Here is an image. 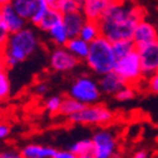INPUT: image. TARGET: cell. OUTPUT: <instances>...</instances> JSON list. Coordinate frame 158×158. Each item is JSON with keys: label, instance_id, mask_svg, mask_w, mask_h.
Returning a JSON list of instances; mask_svg holds the SVG:
<instances>
[{"label": "cell", "instance_id": "e0dca14e", "mask_svg": "<svg viewBox=\"0 0 158 158\" xmlns=\"http://www.w3.org/2000/svg\"><path fill=\"white\" fill-rule=\"evenodd\" d=\"M63 20V15L60 11L54 10V9H48L47 13L43 15V18L40 19V22L36 25V28L42 31L48 33L54 25H56L58 23H60Z\"/></svg>", "mask_w": 158, "mask_h": 158}, {"label": "cell", "instance_id": "5bb4252c", "mask_svg": "<svg viewBox=\"0 0 158 158\" xmlns=\"http://www.w3.org/2000/svg\"><path fill=\"white\" fill-rule=\"evenodd\" d=\"M85 22H87V19L82 11H75V13L63 15V25L68 33L69 39L79 36L81 29L83 28Z\"/></svg>", "mask_w": 158, "mask_h": 158}, {"label": "cell", "instance_id": "1f68e13d", "mask_svg": "<svg viewBox=\"0 0 158 158\" xmlns=\"http://www.w3.org/2000/svg\"><path fill=\"white\" fill-rule=\"evenodd\" d=\"M132 158H151L149 156V152L146 151V149H141V151H137L133 153Z\"/></svg>", "mask_w": 158, "mask_h": 158}, {"label": "cell", "instance_id": "4316f807", "mask_svg": "<svg viewBox=\"0 0 158 158\" xmlns=\"http://www.w3.org/2000/svg\"><path fill=\"white\" fill-rule=\"evenodd\" d=\"M63 102V97H59V95H53L50 98L45 101V108L49 113L54 114V113H59L60 110V106Z\"/></svg>", "mask_w": 158, "mask_h": 158}, {"label": "cell", "instance_id": "836d02e7", "mask_svg": "<svg viewBox=\"0 0 158 158\" xmlns=\"http://www.w3.org/2000/svg\"><path fill=\"white\" fill-rule=\"evenodd\" d=\"M9 133H10V128L4 123H0V139L5 138Z\"/></svg>", "mask_w": 158, "mask_h": 158}, {"label": "cell", "instance_id": "9a60e30c", "mask_svg": "<svg viewBox=\"0 0 158 158\" xmlns=\"http://www.w3.org/2000/svg\"><path fill=\"white\" fill-rule=\"evenodd\" d=\"M98 85H99V89L103 93L108 95H115L124 85H127V83L117 73L110 72L101 77V81Z\"/></svg>", "mask_w": 158, "mask_h": 158}, {"label": "cell", "instance_id": "83f0119b", "mask_svg": "<svg viewBox=\"0 0 158 158\" xmlns=\"http://www.w3.org/2000/svg\"><path fill=\"white\" fill-rule=\"evenodd\" d=\"M147 89L153 94H158V72L147 78Z\"/></svg>", "mask_w": 158, "mask_h": 158}, {"label": "cell", "instance_id": "2e32d148", "mask_svg": "<svg viewBox=\"0 0 158 158\" xmlns=\"http://www.w3.org/2000/svg\"><path fill=\"white\" fill-rule=\"evenodd\" d=\"M65 48L68 49V52L74 55L78 60H81V59H84L88 55V52H89V43L82 40L79 36L77 38H72L68 40V43L65 44Z\"/></svg>", "mask_w": 158, "mask_h": 158}, {"label": "cell", "instance_id": "4dcf8cb0", "mask_svg": "<svg viewBox=\"0 0 158 158\" xmlns=\"http://www.w3.org/2000/svg\"><path fill=\"white\" fill-rule=\"evenodd\" d=\"M48 84L47 83H44V82H40V83H38L36 84V87H35V92L38 93V94H44V93H47L48 92Z\"/></svg>", "mask_w": 158, "mask_h": 158}, {"label": "cell", "instance_id": "603a6c76", "mask_svg": "<svg viewBox=\"0 0 158 158\" xmlns=\"http://www.w3.org/2000/svg\"><path fill=\"white\" fill-rule=\"evenodd\" d=\"M112 47H113V54L115 56V60L117 59L123 58V56H127L131 53L137 50V48H135V45H134V43L132 40L117 42V43H113Z\"/></svg>", "mask_w": 158, "mask_h": 158}, {"label": "cell", "instance_id": "484cf974", "mask_svg": "<svg viewBox=\"0 0 158 158\" xmlns=\"http://www.w3.org/2000/svg\"><path fill=\"white\" fill-rule=\"evenodd\" d=\"M59 11L62 13V15L82 11V2H79V0H65Z\"/></svg>", "mask_w": 158, "mask_h": 158}, {"label": "cell", "instance_id": "3957f363", "mask_svg": "<svg viewBox=\"0 0 158 158\" xmlns=\"http://www.w3.org/2000/svg\"><path fill=\"white\" fill-rule=\"evenodd\" d=\"M87 65L98 75H104L114 69L115 56L112 43L102 35L89 44V52L85 58Z\"/></svg>", "mask_w": 158, "mask_h": 158}, {"label": "cell", "instance_id": "d6986e66", "mask_svg": "<svg viewBox=\"0 0 158 158\" xmlns=\"http://www.w3.org/2000/svg\"><path fill=\"white\" fill-rule=\"evenodd\" d=\"M101 36V30H99V25L95 22H85L83 28L81 29V33H79V38L82 40L87 42V43H93L95 39H98Z\"/></svg>", "mask_w": 158, "mask_h": 158}, {"label": "cell", "instance_id": "277c9868", "mask_svg": "<svg viewBox=\"0 0 158 158\" xmlns=\"http://www.w3.org/2000/svg\"><path fill=\"white\" fill-rule=\"evenodd\" d=\"M69 97L83 106H93L101 98V89L93 78L83 75L77 78L70 85Z\"/></svg>", "mask_w": 158, "mask_h": 158}, {"label": "cell", "instance_id": "7a4b0ae2", "mask_svg": "<svg viewBox=\"0 0 158 158\" xmlns=\"http://www.w3.org/2000/svg\"><path fill=\"white\" fill-rule=\"evenodd\" d=\"M39 47V38L34 29L25 27L20 31L10 34L4 48L0 50L5 67L14 68L29 58Z\"/></svg>", "mask_w": 158, "mask_h": 158}, {"label": "cell", "instance_id": "4fadbf2b", "mask_svg": "<svg viewBox=\"0 0 158 158\" xmlns=\"http://www.w3.org/2000/svg\"><path fill=\"white\" fill-rule=\"evenodd\" d=\"M0 14H2L4 25L8 29L9 34L18 33L27 27V22L13 9L11 5H6L2 8L0 9Z\"/></svg>", "mask_w": 158, "mask_h": 158}, {"label": "cell", "instance_id": "44dd1931", "mask_svg": "<svg viewBox=\"0 0 158 158\" xmlns=\"http://www.w3.org/2000/svg\"><path fill=\"white\" fill-rule=\"evenodd\" d=\"M85 106H83L82 103L77 102L75 99H73V98L70 97H65L63 98V102H62V106H60V110H59V113H60L62 115H65V117H72L74 114H77L78 112H81Z\"/></svg>", "mask_w": 158, "mask_h": 158}, {"label": "cell", "instance_id": "f546056e", "mask_svg": "<svg viewBox=\"0 0 158 158\" xmlns=\"http://www.w3.org/2000/svg\"><path fill=\"white\" fill-rule=\"evenodd\" d=\"M45 2H47L48 6H49L50 9H54V10H58V11H59L65 0H45Z\"/></svg>", "mask_w": 158, "mask_h": 158}, {"label": "cell", "instance_id": "30bf717a", "mask_svg": "<svg viewBox=\"0 0 158 158\" xmlns=\"http://www.w3.org/2000/svg\"><path fill=\"white\" fill-rule=\"evenodd\" d=\"M50 67L55 72H69L74 69L81 60L72 55L65 47H56L50 53Z\"/></svg>", "mask_w": 158, "mask_h": 158}, {"label": "cell", "instance_id": "8d00e7d4", "mask_svg": "<svg viewBox=\"0 0 158 158\" xmlns=\"http://www.w3.org/2000/svg\"><path fill=\"white\" fill-rule=\"evenodd\" d=\"M157 28V39H158V27H156Z\"/></svg>", "mask_w": 158, "mask_h": 158}, {"label": "cell", "instance_id": "f1b7e54d", "mask_svg": "<svg viewBox=\"0 0 158 158\" xmlns=\"http://www.w3.org/2000/svg\"><path fill=\"white\" fill-rule=\"evenodd\" d=\"M9 31L8 29L5 28L4 25V22H3V18H2V14H0V50H2L8 40V38H9Z\"/></svg>", "mask_w": 158, "mask_h": 158}, {"label": "cell", "instance_id": "5b68a950", "mask_svg": "<svg viewBox=\"0 0 158 158\" xmlns=\"http://www.w3.org/2000/svg\"><path fill=\"white\" fill-rule=\"evenodd\" d=\"M72 123L89 126H107L114 121V112L103 104L85 106L81 112L68 118Z\"/></svg>", "mask_w": 158, "mask_h": 158}, {"label": "cell", "instance_id": "d6a6232c", "mask_svg": "<svg viewBox=\"0 0 158 158\" xmlns=\"http://www.w3.org/2000/svg\"><path fill=\"white\" fill-rule=\"evenodd\" d=\"M53 158H78L77 156H74L73 153L70 152H56Z\"/></svg>", "mask_w": 158, "mask_h": 158}, {"label": "cell", "instance_id": "8fae6325", "mask_svg": "<svg viewBox=\"0 0 158 158\" xmlns=\"http://www.w3.org/2000/svg\"><path fill=\"white\" fill-rule=\"evenodd\" d=\"M119 2L122 0H84L82 3V13L88 22L98 23L112 5Z\"/></svg>", "mask_w": 158, "mask_h": 158}, {"label": "cell", "instance_id": "d4e9b609", "mask_svg": "<svg viewBox=\"0 0 158 158\" xmlns=\"http://www.w3.org/2000/svg\"><path fill=\"white\" fill-rule=\"evenodd\" d=\"M135 94H137V88L134 85L127 84L119 92H118L114 97H115V99L119 101V102H127V101L133 99V98L135 97Z\"/></svg>", "mask_w": 158, "mask_h": 158}, {"label": "cell", "instance_id": "ffe728a7", "mask_svg": "<svg viewBox=\"0 0 158 158\" xmlns=\"http://www.w3.org/2000/svg\"><path fill=\"white\" fill-rule=\"evenodd\" d=\"M50 39L53 40V43L56 45V47H65V44L68 43L69 40V36H68V33L63 25V20L60 23H58L56 25H54L49 31H48Z\"/></svg>", "mask_w": 158, "mask_h": 158}, {"label": "cell", "instance_id": "d590c367", "mask_svg": "<svg viewBox=\"0 0 158 158\" xmlns=\"http://www.w3.org/2000/svg\"><path fill=\"white\" fill-rule=\"evenodd\" d=\"M13 0H0V9L6 6V5H10Z\"/></svg>", "mask_w": 158, "mask_h": 158}, {"label": "cell", "instance_id": "ba28073f", "mask_svg": "<svg viewBox=\"0 0 158 158\" xmlns=\"http://www.w3.org/2000/svg\"><path fill=\"white\" fill-rule=\"evenodd\" d=\"M92 142L97 158H114L117 151V138L110 131L101 129L95 132Z\"/></svg>", "mask_w": 158, "mask_h": 158}, {"label": "cell", "instance_id": "7402d4cb", "mask_svg": "<svg viewBox=\"0 0 158 158\" xmlns=\"http://www.w3.org/2000/svg\"><path fill=\"white\" fill-rule=\"evenodd\" d=\"M8 68L5 67L4 59L0 53V101H4L10 93V81L6 74Z\"/></svg>", "mask_w": 158, "mask_h": 158}, {"label": "cell", "instance_id": "7c38bea8", "mask_svg": "<svg viewBox=\"0 0 158 158\" xmlns=\"http://www.w3.org/2000/svg\"><path fill=\"white\" fill-rule=\"evenodd\" d=\"M157 40V28L151 22H147L146 19H143L142 22L137 24L132 36V42L134 43L137 49L152 44Z\"/></svg>", "mask_w": 158, "mask_h": 158}, {"label": "cell", "instance_id": "9c48e42d", "mask_svg": "<svg viewBox=\"0 0 158 158\" xmlns=\"http://www.w3.org/2000/svg\"><path fill=\"white\" fill-rule=\"evenodd\" d=\"M137 53L139 55L143 77L146 79L158 72V40L146 47L138 48Z\"/></svg>", "mask_w": 158, "mask_h": 158}, {"label": "cell", "instance_id": "ac0fdd59", "mask_svg": "<svg viewBox=\"0 0 158 158\" xmlns=\"http://www.w3.org/2000/svg\"><path fill=\"white\" fill-rule=\"evenodd\" d=\"M56 153L55 149L53 148H45L42 146H27L22 152L20 156L22 158H49Z\"/></svg>", "mask_w": 158, "mask_h": 158}, {"label": "cell", "instance_id": "cb8c5ba5", "mask_svg": "<svg viewBox=\"0 0 158 158\" xmlns=\"http://www.w3.org/2000/svg\"><path fill=\"white\" fill-rule=\"evenodd\" d=\"M94 147H93V142L92 139H83V141H79L77 143H74L72 147H70V153H73L74 156H81L83 153H87L89 151H93Z\"/></svg>", "mask_w": 158, "mask_h": 158}, {"label": "cell", "instance_id": "74e56055", "mask_svg": "<svg viewBox=\"0 0 158 158\" xmlns=\"http://www.w3.org/2000/svg\"><path fill=\"white\" fill-rule=\"evenodd\" d=\"M79 2H82V3H83V2H84V0H79Z\"/></svg>", "mask_w": 158, "mask_h": 158}, {"label": "cell", "instance_id": "52a82bcc", "mask_svg": "<svg viewBox=\"0 0 158 158\" xmlns=\"http://www.w3.org/2000/svg\"><path fill=\"white\" fill-rule=\"evenodd\" d=\"M10 5L27 23L35 27L49 9L45 0H13Z\"/></svg>", "mask_w": 158, "mask_h": 158}, {"label": "cell", "instance_id": "6da1fadb", "mask_svg": "<svg viewBox=\"0 0 158 158\" xmlns=\"http://www.w3.org/2000/svg\"><path fill=\"white\" fill-rule=\"evenodd\" d=\"M143 19L144 10L141 6L122 0L104 13L98 25L101 35L113 44L122 40H132L137 24Z\"/></svg>", "mask_w": 158, "mask_h": 158}, {"label": "cell", "instance_id": "e575fe53", "mask_svg": "<svg viewBox=\"0 0 158 158\" xmlns=\"http://www.w3.org/2000/svg\"><path fill=\"white\" fill-rule=\"evenodd\" d=\"M0 158H22V156L16 154L15 152H3L0 153Z\"/></svg>", "mask_w": 158, "mask_h": 158}, {"label": "cell", "instance_id": "8992f818", "mask_svg": "<svg viewBox=\"0 0 158 158\" xmlns=\"http://www.w3.org/2000/svg\"><path fill=\"white\" fill-rule=\"evenodd\" d=\"M113 72L119 75L127 84L134 85V87L144 79L141 59H139V55H138L137 50L131 53L127 56L117 59Z\"/></svg>", "mask_w": 158, "mask_h": 158}]
</instances>
